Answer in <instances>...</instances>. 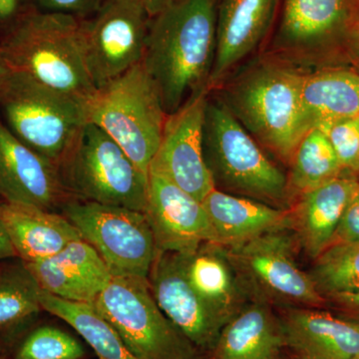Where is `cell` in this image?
I'll return each instance as SVG.
<instances>
[{"label": "cell", "mask_w": 359, "mask_h": 359, "mask_svg": "<svg viewBox=\"0 0 359 359\" xmlns=\"http://www.w3.org/2000/svg\"><path fill=\"white\" fill-rule=\"evenodd\" d=\"M302 71L263 54L212 90L262 148L287 166L313 129L302 106Z\"/></svg>", "instance_id": "obj_1"}, {"label": "cell", "mask_w": 359, "mask_h": 359, "mask_svg": "<svg viewBox=\"0 0 359 359\" xmlns=\"http://www.w3.org/2000/svg\"><path fill=\"white\" fill-rule=\"evenodd\" d=\"M217 0H173L151 18L142 65L168 115L207 90L216 47Z\"/></svg>", "instance_id": "obj_2"}, {"label": "cell", "mask_w": 359, "mask_h": 359, "mask_svg": "<svg viewBox=\"0 0 359 359\" xmlns=\"http://www.w3.org/2000/svg\"><path fill=\"white\" fill-rule=\"evenodd\" d=\"M82 18L69 14H25L0 44L11 72L88 104L97 89L85 65Z\"/></svg>", "instance_id": "obj_3"}, {"label": "cell", "mask_w": 359, "mask_h": 359, "mask_svg": "<svg viewBox=\"0 0 359 359\" xmlns=\"http://www.w3.org/2000/svg\"><path fill=\"white\" fill-rule=\"evenodd\" d=\"M203 153L217 190L280 209L292 205L287 175L212 91L205 103Z\"/></svg>", "instance_id": "obj_4"}, {"label": "cell", "mask_w": 359, "mask_h": 359, "mask_svg": "<svg viewBox=\"0 0 359 359\" xmlns=\"http://www.w3.org/2000/svg\"><path fill=\"white\" fill-rule=\"evenodd\" d=\"M266 55L295 69L351 67L359 0H282Z\"/></svg>", "instance_id": "obj_5"}, {"label": "cell", "mask_w": 359, "mask_h": 359, "mask_svg": "<svg viewBox=\"0 0 359 359\" xmlns=\"http://www.w3.org/2000/svg\"><path fill=\"white\" fill-rule=\"evenodd\" d=\"M0 119L57 169L88 123L86 104L14 72L0 92Z\"/></svg>", "instance_id": "obj_6"}, {"label": "cell", "mask_w": 359, "mask_h": 359, "mask_svg": "<svg viewBox=\"0 0 359 359\" xmlns=\"http://www.w3.org/2000/svg\"><path fill=\"white\" fill-rule=\"evenodd\" d=\"M86 110L88 122L109 135L130 159L149 174L168 114L143 65H135L97 89Z\"/></svg>", "instance_id": "obj_7"}, {"label": "cell", "mask_w": 359, "mask_h": 359, "mask_svg": "<svg viewBox=\"0 0 359 359\" xmlns=\"http://www.w3.org/2000/svg\"><path fill=\"white\" fill-rule=\"evenodd\" d=\"M58 172L74 199L145 211L149 174L93 123L85 125Z\"/></svg>", "instance_id": "obj_8"}, {"label": "cell", "mask_w": 359, "mask_h": 359, "mask_svg": "<svg viewBox=\"0 0 359 359\" xmlns=\"http://www.w3.org/2000/svg\"><path fill=\"white\" fill-rule=\"evenodd\" d=\"M93 306L137 359H199L156 302L148 280L112 278Z\"/></svg>", "instance_id": "obj_9"}, {"label": "cell", "mask_w": 359, "mask_h": 359, "mask_svg": "<svg viewBox=\"0 0 359 359\" xmlns=\"http://www.w3.org/2000/svg\"><path fill=\"white\" fill-rule=\"evenodd\" d=\"M60 210L102 257L112 278L147 280L158 250L145 212L74 198Z\"/></svg>", "instance_id": "obj_10"}, {"label": "cell", "mask_w": 359, "mask_h": 359, "mask_svg": "<svg viewBox=\"0 0 359 359\" xmlns=\"http://www.w3.org/2000/svg\"><path fill=\"white\" fill-rule=\"evenodd\" d=\"M294 240L285 228L226 248L252 299L287 308H325L327 299L295 261Z\"/></svg>", "instance_id": "obj_11"}, {"label": "cell", "mask_w": 359, "mask_h": 359, "mask_svg": "<svg viewBox=\"0 0 359 359\" xmlns=\"http://www.w3.org/2000/svg\"><path fill=\"white\" fill-rule=\"evenodd\" d=\"M151 14L138 0H105L82 18L85 65L96 89L143 60Z\"/></svg>", "instance_id": "obj_12"}, {"label": "cell", "mask_w": 359, "mask_h": 359, "mask_svg": "<svg viewBox=\"0 0 359 359\" xmlns=\"http://www.w3.org/2000/svg\"><path fill=\"white\" fill-rule=\"evenodd\" d=\"M209 91L203 90L168 115L162 140L149 173L165 177L196 199H205L214 183L203 153V125Z\"/></svg>", "instance_id": "obj_13"}, {"label": "cell", "mask_w": 359, "mask_h": 359, "mask_svg": "<svg viewBox=\"0 0 359 359\" xmlns=\"http://www.w3.org/2000/svg\"><path fill=\"white\" fill-rule=\"evenodd\" d=\"M147 280L168 320L198 351L211 353L224 325L189 282L183 255L157 252Z\"/></svg>", "instance_id": "obj_14"}, {"label": "cell", "mask_w": 359, "mask_h": 359, "mask_svg": "<svg viewBox=\"0 0 359 359\" xmlns=\"http://www.w3.org/2000/svg\"><path fill=\"white\" fill-rule=\"evenodd\" d=\"M144 212L158 252L188 255L205 243H218L202 202L160 175L149 173Z\"/></svg>", "instance_id": "obj_15"}, {"label": "cell", "mask_w": 359, "mask_h": 359, "mask_svg": "<svg viewBox=\"0 0 359 359\" xmlns=\"http://www.w3.org/2000/svg\"><path fill=\"white\" fill-rule=\"evenodd\" d=\"M278 7L280 0H219L208 91L216 89L261 46L275 22Z\"/></svg>", "instance_id": "obj_16"}, {"label": "cell", "mask_w": 359, "mask_h": 359, "mask_svg": "<svg viewBox=\"0 0 359 359\" xmlns=\"http://www.w3.org/2000/svg\"><path fill=\"white\" fill-rule=\"evenodd\" d=\"M71 198L57 168L18 140L0 119V201L55 212Z\"/></svg>", "instance_id": "obj_17"}, {"label": "cell", "mask_w": 359, "mask_h": 359, "mask_svg": "<svg viewBox=\"0 0 359 359\" xmlns=\"http://www.w3.org/2000/svg\"><path fill=\"white\" fill-rule=\"evenodd\" d=\"M358 189L359 174L344 170L337 178L292 201L290 230L313 261L334 242L344 210Z\"/></svg>", "instance_id": "obj_18"}, {"label": "cell", "mask_w": 359, "mask_h": 359, "mask_svg": "<svg viewBox=\"0 0 359 359\" xmlns=\"http://www.w3.org/2000/svg\"><path fill=\"white\" fill-rule=\"evenodd\" d=\"M280 320L283 346L299 359H353L359 355V327L316 308H287Z\"/></svg>", "instance_id": "obj_19"}, {"label": "cell", "mask_w": 359, "mask_h": 359, "mask_svg": "<svg viewBox=\"0 0 359 359\" xmlns=\"http://www.w3.org/2000/svg\"><path fill=\"white\" fill-rule=\"evenodd\" d=\"M26 266L44 292L83 304H93L112 278L102 257L82 238L55 256Z\"/></svg>", "instance_id": "obj_20"}, {"label": "cell", "mask_w": 359, "mask_h": 359, "mask_svg": "<svg viewBox=\"0 0 359 359\" xmlns=\"http://www.w3.org/2000/svg\"><path fill=\"white\" fill-rule=\"evenodd\" d=\"M0 219L16 257L26 264L55 256L82 238L62 214L36 205L1 202Z\"/></svg>", "instance_id": "obj_21"}, {"label": "cell", "mask_w": 359, "mask_h": 359, "mask_svg": "<svg viewBox=\"0 0 359 359\" xmlns=\"http://www.w3.org/2000/svg\"><path fill=\"white\" fill-rule=\"evenodd\" d=\"M183 256L193 289L214 316L226 325L248 304L249 297L228 250L218 243H205L192 254Z\"/></svg>", "instance_id": "obj_22"}, {"label": "cell", "mask_w": 359, "mask_h": 359, "mask_svg": "<svg viewBox=\"0 0 359 359\" xmlns=\"http://www.w3.org/2000/svg\"><path fill=\"white\" fill-rule=\"evenodd\" d=\"M217 242L233 247L269 231L290 228L289 209L214 189L202 201Z\"/></svg>", "instance_id": "obj_23"}, {"label": "cell", "mask_w": 359, "mask_h": 359, "mask_svg": "<svg viewBox=\"0 0 359 359\" xmlns=\"http://www.w3.org/2000/svg\"><path fill=\"white\" fill-rule=\"evenodd\" d=\"M283 347L278 318L252 299L222 328L212 359H280Z\"/></svg>", "instance_id": "obj_24"}, {"label": "cell", "mask_w": 359, "mask_h": 359, "mask_svg": "<svg viewBox=\"0 0 359 359\" xmlns=\"http://www.w3.org/2000/svg\"><path fill=\"white\" fill-rule=\"evenodd\" d=\"M302 106L313 128L359 116V73L351 67L302 72Z\"/></svg>", "instance_id": "obj_25"}, {"label": "cell", "mask_w": 359, "mask_h": 359, "mask_svg": "<svg viewBox=\"0 0 359 359\" xmlns=\"http://www.w3.org/2000/svg\"><path fill=\"white\" fill-rule=\"evenodd\" d=\"M40 289L25 262L0 266V344L18 341L32 327L42 309Z\"/></svg>", "instance_id": "obj_26"}, {"label": "cell", "mask_w": 359, "mask_h": 359, "mask_svg": "<svg viewBox=\"0 0 359 359\" xmlns=\"http://www.w3.org/2000/svg\"><path fill=\"white\" fill-rule=\"evenodd\" d=\"M40 302L44 311L70 325L93 351L97 358L137 359L115 328L93 304L65 301L42 290Z\"/></svg>", "instance_id": "obj_27"}, {"label": "cell", "mask_w": 359, "mask_h": 359, "mask_svg": "<svg viewBox=\"0 0 359 359\" xmlns=\"http://www.w3.org/2000/svg\"><path fill=\"white\" fill-rule=\"evenodd\" d=\"M342 171L344 168L325 132L320 128L309 130L297 146L290 164L287 182L290 196L294 199L337 178Z\"/></svg>", "instance_id": "obj_28"}, {"label": "cell", "mask_w": 359, "mask_h": 359, "mask_svg": "<svg viewBox=\"0 0 359 359\" xmlns=\"http://www.w3.org/2000/svg\"><path fill=\"white\" fill-rule=\"evenodd\" d=\"M323 297L359 290V243H334L313 259L309 271Z\"/></svg>", "instance_id": "obj_29"}, {"label": "cell", "mask_w": 359, "mask_h": 359, "mask_svg": "<svg viewBox=\"0 0 359 359\" xmlns=\"http://www.w3.org/2000/svg\"><path fill=\"white\" fill-rule=\"evenodd\" d=\"M86 351L76 337L55 325L29 328L14 346L9 359H84Z\"/></svg>", "instance_id": "obj_30"}, {"label": "cell", "mask_w": 359, "mask_h": 359, "mask_svg": "<svg viewBox=\"0 0 359 359\" xmlns=\"http://www.w3.org/2000/svg\"><path fill=\"white\" fill-rule=\"evenodd\" d=\"M327 135L344 170L359 174V120L349 118L320 128Z\"/></svg>", "instance_id": "obj_31"}, {"label": "cell", "mask_w": 359, "mask_h": 359, "mask_svg": "<svg viewBox=\"0 0 359 359\" xmlns=\"http://www.w3.org/2000/svg\"><path fill=\"white\" fill-rule=\"evenodd\" d=\"M47 13L69 14L80 18L94 14L105 0H39Z\"/></svg>", "instance_id": "obj_32"}, {"label": "cell", "mask_w": 359, "mask_h": 359, "mask_svg": "<svg viewBox=\"0 0 359 359\" xmlns=\"http://www.w3.org/2000/svg\"><path fill=\"white\" fill-rule=\"evenodd\" d=\"M334 243H359V189L344 210Z\"/></svg>", "instance_id": "obj_33"}, {"label": "cell", "mask_w": 359, "mask_h": 359, "mask_svg": "<svg viewBox=\"0 0 359 359\" xmlns=\"http://www.w3.org/2000/svg\"><path fill=\"white\" fill-rule=\"evenodd\" d=\"M330 311L359 327V290L325 297Z\"/></svg>", "instance_id": "obj_34"}, {"label": "cell", "mask_w": 359, "mask_h": 359, "mask_svg": "<svg viewBox=\"0 0 359 359\" xmlns=\"http://www.w3.org/2000/svg\"><path fill=\"white\" fill-rule=\"evenodd\" d=\"M2 201H0L1 204ZM16 255L14 252L13 245L11 244L6 230H4V224L0 219V263L8 261V259H15Z\"/></svg>", "instance_id": "obj_35"}, {"label": "cell", "mask_w": 359, "mask_h": 359, "mask_svg": "<svg viewBox=\"0 0 359 359\" xmlns=\"http://www.w3.org/2000/svg\"><path fill=\"white\" fill-rule=\"evenodd\" d=\"M20 8V0H0V21L13 20Z\"/></svg>", "instance_id": "obj_36"}, {"label": "cell", "mask_w": 359, "mask_h": 359, "mask_svg": "<svg viewBox=\"0 0 359 359\" xmlns=\"http://www.w3.org/2000/svg\"><path fill=\"white\" fill-rule=\"evenodd\" d=\"M138 1L143 4L151 16H153L169 6L173 0H138Z\"/></svg>", "instance_id": "obj_37"}, {"label": "cell", "mask_w": 359, "mask_h": 359, "mask_svg": "<svg viewBox=\"0 0 359 359\" xmlns=\"http://www.w3.org/2000/svg\"><path fill=\"white\" fill-rule=\"evenodd\" d=\"M11 70L9 69L8 65H7L6 59L2 55L1 51H0V92L6 85L7 79L11 75Z\"/></svg>", "instance_id": "obj_38"}, {"label": "cell", "mask_w": 359, "mask_h": 359, "mask_svg": "<svg viewBox=\"0 0 359 359\" xmlns=\"http://www.w3.org/2000/svg\"><path fill=\"white\" fill-rule=\"evenodd\" d=\"M351 68L359 73V34L358 39V43H356L355 50H354V55L353 63H351Z\"/></svg>", "instance_id": "obj_39"}, {"label": "cell", "mask_w": 359, "mask_h": 359, "mask_svg": "<svg viewBox=\"0 0 359 359\" xmlns=\"http://www.w3.org/2000/svg\"><path fill=\"white\" fill-rule=\"evenodd\" d=\"M0 359H9L8 356L6 354V351L2 348L1 344H0Z\"/></svg>", "instance_id": "obj_40"}, {"label": "cell", "mask_w": 359, "mask_h": 359, "mask_svg": "<svg viewBox=\"0 0 359 359\" xmlns=\"http://www.w3.org/2000/svg\"><path fill=\"white\" fill-rule=\"evenodd\" d=\"M353 359H359V355L358 356H356V358H354Z\"/></svg>", "instance_id": "obj_41"}, {"label": "cell", "mask_w": 359, "mask_h": 359, "mask_svg": "<svg viewBox=\"0 0 359 359\" xmlns=\"http://www.w3.org/2000/svg\"><path fill=\"white\" fill-rule=\"evenodd\" d=\"M292 359H299V358H292Z\"/></svg>", "instance_id": "obj_42"}, {"label": "cell", "mask_w": 359, "mask_h": 359, "mask_svg": "<svg viewBox=\"0 0 359 359\" xmlns=\"http://www.w3.org/2000/svg\"><path fill=\"white\" fill-rule=\"evenodd\" d=\"M358 120H359V116H358Z\"/></svg>", "instance_id": "obj_43"}]
</instances>
